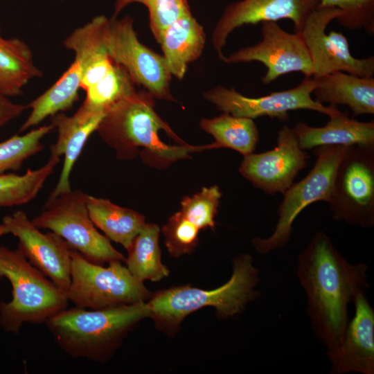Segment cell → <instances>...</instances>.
<instances>
[{
    "instance_id": "obj_30",
    "label": "cell",
    "mask_w": 374,
    "mask_h": 374,
    "mask_svg": "<svg viewBox=\"0 0 374 374\" xmlns=\"http://www.w3.org/2000/svg\"><path fill=\"white\" fill-rule=\"evenodd\" d=\"M54 127L51 124L39 126L28 132L15 134L0 142V175L21 169L23 163L44 148L42 139Z\"/></svg>"
},
{
    "instance_id": "obj_29",
    "label": "cell",
    "mask_w": 374,
    "mask_h": 374,
    "mask_svg": "<svg viewBox=\"0 0 374 374\" xmlns=\"http://www.w3.org/2000/svg\"><path fill=\"white\" fill-rule=\"evenodd\" d=\"M135 84L127 71L114 62L100 80L84 90L83 103L107 113L118 101L137 91Z\"/></svg>"
},
{
    "instance_id": "obj_37",
    "label": "cell",
    "mask_w": 374,
    "mask_h": 374,
    "mask_svg": "<svg viewBox=\"0 0 374 374\" xmlns=\"http://www.w3.org/2000/svg\"><path fill=\"white\" fill-rule=\"evenodd\" d=\"M7 233H8V231H7V229L5 226V225L1 222L0 224V238H1V236H3V235H6Z\"/></svg>"
},
{
    "instance_id": "obj_33",
    "label": "cell",
    "mask_w": 374,
    "mask_h": 374,
    "mask_svg": "<svg viewBox=\"0 0 374 374\" xmlns=\"http://www.w3.org/2000/svg\"><path fill=\"white\" fill-rule=\"evenodd\" d=\"M320 7H335L341 11L337 21L343 27L363 28L370 36L374 34V0H320Z\"/></svg>"
},
{
    "instance_id": "obj_27",
    "label": "cell",
    "mask_w": 374,
    "mask_h": 374,
    "mask_svg": "<svg viewBox=\"0 0 374 374\" xmlns=\"http://www.w3.org/2000/svg\"><path fill=\"white\" fill-rule=\"evenodd\" d=\"M160 229L155 224L145 223L134 238L125 259L126 267L139 280H161L169 275L161 262L159 244Z\"/></svg>"
},
{
    "instance_id": "obj_31",
    "label": "cell",
    "mask_w": 374,
    "mask_h": 374,
    "mask_svg": "<svg viewBox=\"0 0 374 374\" xmlns=\"http://www.w3.org/2000/svg\"><path fill=\"white\" fill-rule=\"evenodd\" d=\"M222 195L217 186L202 188L200 192L184 197L179 211L200 230L214 229L215 218Z\"/></svg>"
},
{
    "instance_id": "obj_12",
    "label": "cell",
    "mask_w": 374,
    "mask_h": 374,
    "mask_svg": "<svg viewBox=\"0 0 374 374\" xmlns=\"http://www.w3.org/2000/svg\"><path fill=\"white\" fill-rule=\"evenodd\" d=\"M341 15L335 7L317 6L307 18L299 33L309 51L313 69L312 77L336 71L359 77H373L374 57L358 59L350 51L347 38L341 33H326L328 24Z\"/></svg>"
},
{
    "instance_id": "obj_9",
    "label": "cell",
    "mask_w": 374,
    "mask_h": 374,
    "mask_svg": "<svg viewBox=\"0 0 374 374\" xmlns=\"http://www.w3.org/2000/svg\"><path fill=\"white\" fill-rule=\"evenodd\" d=\"M330 210L336 221L374 226V145L349 146L335 177Z\"/></svg>"
},
{
    "instance_id": "obj_36",
    "label": "cell",
    "mask_w": 374,
    "mask_h": 374,
    "mask_svg": "<svg viewBox=\"0 0 374 374\" xmlns=\"http://www.w3.org/2000/svg\"><path fill=\"white\" fill-rule=\"evenodd\" d=\"M132 3H140L145 5V0H116L113 17H116L125 6Z\"/></svg>"
},
{
    "instance_id": "obj_7",
    "label": "cell",
    "mask_w": 374,
    "mask_h": 374,
    "mask_svg": "<svg viewBox=\"0 0 374 374\" xmlns=\"http://www.w3.org/2000/svg\"><path fill=\"white\" fill-rule=\"evenodd\" d=\"M87 194L72 189L54 198H48L42 211L31 221L39 229H48L61 237L68 245L89 261L103 265L125 261L109 240L98 232L91 221Z\"/></svg>"
},
{
    "instance_id": "obj_16",
    "label": "cell",
    "mask_w": 374,
    "mask_h": 374,
    "mask_svg": "<svg viewBox=\"0 0 374 374\" xmlns=\"http://www.w3.org/2000/svg\"><path fill=\"white\" fill-rule=\"evenodd\" d=\"M320 0H240L224 9L213 33L212 43L219 58L224 62L222 49L229 34L235 28L262 21L290 19L295 33H300L310 14Z\"/></svg>"
},
{
    "instance_id": "obj_20",
    "label": "cell",
    "mask_w": 374,
    "mask_h": 374,
    "mask_svg": "<svg viewBox=\"0 0 374 374\" xmlns=\"http://www.w3.org/2000/svg\"><path fill=\"white\" fill-rule=\"evenodd\" d=\"M312 78L317 82L312 93L318 103H328L335 107L346 105L352 111L353 116L374 114L373 77H359L336 71Z\"/></svg>"
},
{
    "instance_id": "obj_17",
    "label": "cell",
    "mask_w": 374,
    "mask_h": 374,
    "mask_svg": "<svg viewBox=\"0 0 374 374\" xmlns=\"http://www.w3.org/2000/svg\"><path fill=\"white\" fill-rule=\"evenodd\" d=\"M366 294L354 301L355 314L338 346L326 352L332 374L374 373V310Z\"/></svg>"
},
{
    "instance_id": "obj_26",
    "label": "cell",
    "mask_w": 374,
    "mask_h": 374,
    "mask_svg": "<svg viewBox=\"0 0 374 374\" xmlns=\"http://www.w3.org/2000/svg\"><path fill=\"white\" fill-rule=\"evenodd\" d=\"M200 127L215 139L213 149L229 148L243 156L253 153L259 141L253 120L223 113L213 118H203Z\"/></svg>"
},
{
    "instance_id": "obj_34",
    "label": "cell",
    "mask_w": 374,
    "mask_h": 374,
    "mask_svg": "<svg viewBox=\"0 0 374 374\" xmlns=\"http://www.w3.org/2000/svg\"><path fill=\"white\" fill-rule=\"evenodd\" d=\"M150 27L159 42L164 30L178 19L191 15L187 0H145Z\"/></svg>"
},
{
    "instance_id": "obj_19",
    "label": "cell",
    "mask_w": 374,
    "mask_h": 374,
    "mask_svg": "<svg viewBox=\"0 0 374 374\" xmlns=\"http://www.w3.org/2000/svg\"><path fill=\"white\" fill-rule=\"evenodd\" d=\"M107 19L104 15L97 16L74 30L63 42L64 47L74 53V60L80 66V87L83 90L100 80L114 63L104 39Z\"/></svg>"
},
{
    "instance_id": "obj_1",
    "label": "cell",
    "mask_w": 374,
    "mask_h": 374,
    "mask_svg": "<svg viewBox=\"0 0 374 374\" xmlns=\"http://www.w3.org/2000/svg\"><path fill=\"white\" fill-rule=\"evenodd\" d=\"M367 271L364 263L350 264L322 231L299 254L296 274L306 295V312L326 352L335 349L342 338L349 321V304L366 293Z\"/></svg>"
},
{
    "instance_id": "obj_5",
    "label": "cell",
    "mask_w": 374,
    "mask_h": 374,
    "mask_svg": "<svg viewBox=\"0 0 374 374\" xmlns=\"http://www.w3.org/2000/svg\"><path fill=\"white\" fill-rule=\"evenodd\" d=\"M12 285V299L0 303V326L18 334L25 323L42 324L66 308V293L47 279L19 249L0 246V279Z\"/></svg>"
},
{
    "instance_id": "obj_4",
    "label": "cell",
    "mask_w": 374,
    "mask_h": 374,
    "mask_svg": "<svg viewBox=\"0 0 374 374\" xmlns=\"http://www.w3.org/2000/svg\"><path fill=\"white\" fill-rule=\"evenodd\" d=\"M232 262L230 279L217 288L206 290L184 285L152 295L147 303L156 325L168 332L175 331L186 316L204 307L214 308L221 319L242 312L250 302L260 296L256 290L260 270L247 253L237 256Z\"/></svg>"
},
{
    "instance_id": "obj_18",
    "label": "cell",
    "mask_w": 374,
    "mask_h": 374,
    "mask_svg": "<svg viewBox=\"0 0 374 374\" xmlns=\"http://www.w3.org/2000/svg\"><path fill=\"white\" fill-rule=\"evenodd\" d=\"M106 112L94 109L84 103L70 116L57 113L51 116V124L57 130L56 142L50 147L51 155L64 156L57 184L48 198L71 190L70 175L89 136L97 131Z\"/></svg>"
},
{
    "instance_id": "obj_21",
    "label": "cell",
    "mask_w": 374,
    "mask_h": 374,
    "mask_svg": "<svg viewBox=\"0 0 374 374\" xmlns=\"http://www.w3.org/2000/svg\"><path fill=\"white\" fill-rule=\"evenodd\" d=\"M292 129L303 150L331 145H374V122H360L341 112L330 117L325 126L315 127L299 122Z\"/></svg>"
},
{
    "instance_id": "obj_2",
    "label": "cell",
    "mask_w": 374,
    "mask_h": 374,
    "mask_svg": "<svg viewBox=\"0 0 374 374\" xmlns=\"http://www.w3.org/2000/svg\"><path fill=\"white\" fill-rule=\"evenodd\" d=\"M154 98L148 91H136L106 113L96 132L116 151L118 159H134L142 148L141 156L146 163L164 168L190 157L191 152L213 149L211 143L193 146L187 143L169 145L161 141L159 132L164 131L175 140L184 142L157 114Z\"/></svg>"
},
{
    "instance_id": "obj_28",
    "label": "cell",
    "mask_w": 374,
    "mask_h": 374,
    "mask_svg": "<svg viewBox=\"0 0 374 374\" xmlns=\"http://www.w3.org/2000/svg\"><path fill=\"white\" fill-rule=\"evenodd\" d=\"M60 159L50 155L48 162L38 169L28 168L22 175L13 172L0 175V207L19 206L35 199L53 172Z\"/></svg>"
},
{
    "instance_id": "obj_32",
    "label": "cell",
    "mask_w": 374,
    "mask_h": 374,
    "mask_svg": "<svg viewBox=\"0 0 374 374\" xmlns=\"http://www.w3.org/2000/svg\"><path fill=\"white\" fill-rule=\"evenodd\" d=\"M200 229L179 211L170 217L162 228L165 244L175 258L191 253L199 241Z\"/></svg>"
},
{
    "instance_id": "obj_10",
    "label": "cell",
    "mask_w": 374,
    "mask_h": 374,
    "mask_svg": "<svg viewBox=\"0 0 374 374\" xmlns=\"http://www.w3.org/2000/svg\"><path fill=\"white\" fill-rule=\"evenodd\" d=\"M104 39L110 57L127 71L135 84L143 86L154 98L176 101L165 57L139 40L132 18L108 19Z\"/></svg>"
},
{
    "instance_id": "obj_15",
    "label": "cell",
    "mask_w": 374,
    "mask_h": 374,
    "mask_svg": "<svg viewBox=\"0 0 374 374\" xmlns=\"http://www.w3.org/2000/svg\"><path fill=\"white\" fill-rule=\"evenodd\" d=\"M2 223L18 239V249L28 260L66 293L71 280L68 244L52 231H40L23 211L4 216Z\"/></svg>"
},
{
    "instance_id": "obj_14",
    "label": "cell",
    "mask_w": 374,
    "mask_h": 374,
    "mask_svg": "<svg viewBox=\"0 0 374 374\" xmlns=\"http://www.w3.org/2000/svg\"><path fill=\"white\" fill-rule=\"evenodd\" d=\"M309 158L308 153L299 147L293 129L285 125L278 132L274 149L244 156L239 172L265 193L283 195L299 172L308 166Z\"/></svg>"
},
{
    "instance_id": "obj_13",
    "label": "cell",
    "mask_w": 374,
    "mask_h": 374,
    "mask_svg": "<svg viewBox=\"0 0 374 374\" xmlns=\"http://www.w3.org/2000/svg\"><path fill=\"white\" fill-rule=\"evenodd\" d=\"M261 23V41L225 56L224 62H260L267 68L261 78L265 84L294 71L301 72L305 77H312L313 69L310 55L300 34L285 31L276 21Z\"/></svg>"
},
{
    "instance_id": "obj_23",
    "label": "cell",
    "mask_w": 374,
    "mask_h": 374,
    "mask_svg": "<svg viewBox=\"0 0 374 374\" xmlns=\"http://www.w3.org/2000/svg\"><path fill=\"white\" fill-rule=\"evenodd\" d=\"M86 204L89 215L96 228L105 236L121 244L127 251L146 223L143 215L112 203L107 199L87 194Z\"/></svg>"
},
{
    "instance_id": "obj_35",
    "label": "cell",
    "mask_w": 374,
    "mask_h": 374,
    "mask_svg": "<svg viewBox=\"0 0 374 374\" xmlns=\"http://www.w3.org/2000/svg\"><path fill=\"white\" fill-rule=\"evenodd\" d=\"M26 109V105L12 103L0 93V128L20 116Z\"/></svg>"
},
{
    "instance_id": "obj_6",
    "label": "cell",
    "mask_w": 374,
    "mask_h": 374,
    "mask_svg": "<svg viewBox=\"0 0 374 374\" xmlns=\"http://www.w3.org/2000/svg\"><path fill=\"white\" fill-rule=\"evenodd\" d=\"M68 300L77 308L98 310L146 302L151 293L121 261L108 267L93 263L71 248Z\"/></svg>"
},
{
    "instance_id": "obj_22",
    "label": "cell",
    "mask_w": 374,
    "mask_h": 374,
    "mask_svg": "<svg viewBox=\"0 0 374 374\" xmlns=\"http://www.w3.org/2000/svg\"><path fill=\"white\" fill-rule=\"evenodd\" d=\"M172 75L182 80L188 65L202 55L206 43L203 27L191 15L184 16L163 33L159 42Z\"/></svg>"
},
{
    "instance_id": "obj_8",
    "label": "cell",
    "mask_w": 374,
    "mask_h": 374,
    "mask_svg": "<svg viewBox=\"0 0 374 374\" xmlns=\"http://www.w3.org/2000/svg\"><path fill=\"white\" fill-rule=\"evenodd\" d=\"M348 147L331 145L312 149L317 156L314 166L283 194L273 233L267 238H253L252 244L258 253L267 254L284 248L290 240L293 223L301 211L314 202H330L337 167Z\"/></svg>"
},
{
    "instance_id": "obj_24",
    "label": "cell",
    "mask_w": 374,
    "mask_h": 374,
    "mask_svg": "<svg viewBox=\"0 0 374 374\" xmlns=\"http://www.w3.org/2000/svg\"><path fill=\"white\" fill-rule=\"evenodd\" d=\"M42 76L28 45L18 38H3L0 27V93L20 96L30 80Z\"/></svg>"
},
{
    "instance_id": "obj_3",
    "label": "cell",
    "mask_w": 374,
    "mask_h": 374,
    "mask_svg": "<svg viewBox=\"0 0 374 374\" xmlns=\"http://www.w3.org/2000/svg\"><path fill=\"white\" fill-rule=\"evenodd\" d=\"M147 317H150L147 302L98 310L75 306L57 312L45 324L68 355L104 362L114 355L127 334Z\"/></svg>"
},
{
    "instance_id": "obj_11",
    "label": "cell",
    "mask_w": 374,
    "mask_h": 374,
    "mask_svg": "<svg viewBox=\"0 0 374 374\" xmlns=\"http://www.w3.org/2000/svg\"><path fill=\"white\" fill-rule=\"evenodd\" d=\"M316 87L317 82L312 77H305L294 88L258 98L244 96L233 88L221 85L205 91L203 96L223 113L253 120L269 116L285 121L289 119L290 111L299 109L312 110L329 117L340 114L337 107L325 106L311 97Z\"/></svg>"
},
{
    "instance_id": "obj_25",
    "label": "cell",
    "mask_w": 374,
    "mask_h": 374,
    "mask_svg": "<svg viewBox=\"0 0 374 374\" xmlns=\"http://www.w3.org/2000/svg\"><path fill=\"white\" fill-rule=\"evenodd\" d=\"M81 69L73 60L67 70L46 91L26 105L30 113L19 132L38 125L47 117L70 109L78 99Z\"/></svg>"
}]
</instances>
